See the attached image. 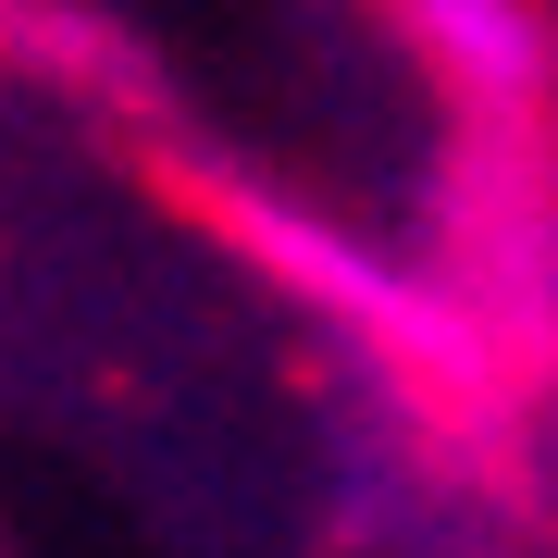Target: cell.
Listing matches in <instances>:
<instances>
[{
    "mask_svg": "<svg viewBox=\"0 0 558 558\" xmlns=\"http://www.w3.org/2000/svg\"><path fill=\"white\" fill-rule=\"evenodd\" d=\"M199 199H211L223 236H236L248 274L274 286V299H299L323 336H348L385 385H472V398L497 385L484 336L459 323L447 286L422 274V248L373 236V223L323 211V199H299V186H274V174H199Z\"/></svg>",
    "mask_w": 558,
    "mask_h": 558,
    "instance_id": "6da1fadb",
    "label": "cell"
},
{
    "mask_svg": "<svg viewBox=\"0 0 558 558\" xmlns=\"http://www.w3.org/2000/svg\"><path fill=\"white\" fill-rule=\"evenodd\" d=\"M422 87L459 112V137H546L558 100V13L546 0H385Z\"/></svg>",
    "mask_w": 558,
    "mask_h": 558,
    "instance_id": "3957f363",
    "label": "cell"
},
{
    "mask_svg": "<svg viewBox=\"0 0 558 558\" xmlns=\"http://www.w3.org/2000/svg\"><path fill=\"white\" fill-rule=\"evenodd\" d=\"M422 274L484 336L497 385L558 360V161H546V137H459Z\"/></svg>",
    "mask_w": 558,
    "mask_h": 558,
    "instance_id": "7a4b0ae2",
    "label": "cell"
}]
</instances>
